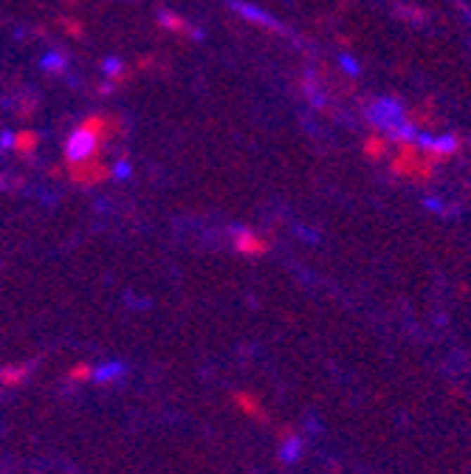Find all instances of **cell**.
I'll list each match as a JSON object with an SVG mask.
<instances>
[{
    "mask_svg": "<svg viewBox=\"0 0 471 474\" xmlns=\"http://www.w3.org/2000/svg\"><path fill=\"white\" fill-rule=\"evenodd\" d=\"M367 116H370V122H373L375 127L384 130L387 139L409 122V119H406V110H404L398 102H392V99H375V102L367 108Z\"/></svg>",
    "mask_w": 471,
    "mask_h": 474,
    "instance_id": "6da1fadb",
    "label": "cell"
},
{
    "mask_svg": "<svg viewBox=\"0 0 471 474\" xmlns=\"http://www.w3.org/2000/svg\"><path fill=\"white\" fill-rule=\"evenodd\" d=\"M102 147H105V144H102L93 133L77 127L74 136L65 141V158H68V161H88V158H96Z\"/></svg>",
    "mask_w": 471,
    "mask_h": 474,
    "instance_id": "7a4b0ae2",
    "label": "cell"
},
{
    "mask_svg": "<svg viewBox=\"0 0 471 474\" xmlns=\"http://www.w3.org/2000/svg\"><path fill=\"white\" fill-rule=\"evenodd\" d=\"M68 175H71V181L79 184V186H96V184H102V181L110 175V169H108L105 161L88 158V161H71Z\"/></svg>",
    "mask_w": 471,
    "mask_h": 474,
    "instance_id": "3957f363",
    "label": "cell"
},
{
    "mask_svg": "<svg viewBox=\"0 0 471 474\" xmlns=\"http://www.w3.org/2000/svg\"><path fill=\"white\" fill-rule=\"evenodd\" d=\"M231 243H234V252H240L246 257H263L271 249V243L266 241V237H260L254 229H234Z\"/></svg>",
    "mask_w": 471,
    "mask_h": 474,
    "instance_id": "277c9868",
    "label": "cell"
},
{
    "mask_svg": "<svg viewBox=\"0 0 471 474\" xmlns=\"http://www.w3.org/2000/svg\"><path fill=\"white\" fill-rule=\"evenodd\" d=\"M418 144L432 164H443L446 158H451L460 150V141L454 136H440V139H420L418 136Z\"/></svg>",
    "mask_w": 471,
    "mask_h": 474,
    "instance_id": "5b68a950",
    "label": "cell"
},
{
    "mask_svg": "<svg viewBox=\"0 0 471 474\" xmlns=\"http://www.w3.org/2000/svg\"><path fill=\"white\" fill-rule=\"evenodd\" d=\"M234 12H238L243 20H249V23H254V26H260V29H269V32L285 34V29H280V23H277L274 18H269L266 12H260V9H254V6H246V4H234Z\"/></svg>",
    "mask_w": 471,
    "mask_h": 474,
    "instance_id": "8992f818",
    "label": "cell"
},
{
    "mask_svg": "<svg viewBox=\"0 0 471 474\" xmlns=\"http://www.w3.org/2000/svg\"><path fill=\"white\" fill-rule=\"evenodd\" d=\"M158 23H161L167 32H172V34H181V37H198V32H195L183 18H178V15L167 12V9L158 12Z\"/></svg>",
    "mask_w": 471,
    "mask_h": 474,
    "instance_id": "52a82bcc",
    "label": "cell"
},
{
    "mask_svg": "<svg viewBox=\"0 0 471 474\" xmlns=\"http://www.w3.org/2000/svg\"><path fill=\"white\" fill-rule=\"evenodd\" d=\"M9 144H12V150H15L18 155H32V153L37 150V144H40V136H37L34 130H20V133H15V136L9 139Z\"/></svg>",
    "mask_w": 471,
    "mask_h": 474,
    "instance_id": "ba28073f",
    "label": "cell"
},
{
    "mask_svg": "<svg viewBox=\"0 0 471 474\" xmlns=\"http://www.w3.org/2000/svg\"><path fill=\"white\" fill-rule=\"evenodd\" d=\"M124 376V364L122 361H108V364H99L96 370H91V378L96 384H110V381H119Z\"/></svg>",
    "mask_w": 471,
    "mask_h": 474,
    "instance_id": "9c48e42d",
    "label": "cell"
},
{
    "mask_svg": "<svg viewBox=\"0 0 471 474\" xmlns=\"http://www.w3.org/2000/svg\"><path fill=\"white\" fill-rule=\"evenodd\" d=\"M361 150H364V155L370 161H381L387 155V150H389V139L387 136H370V139H364Z\"/></svg>",
    "mask_w": 471,
    "mask_h": 474,
    "instance_id": "30bf717a",
    "label": "cell"
},
{
    "mask_svg": "<svg viewBox=\"0 0 471 474\" xmlns=\"http://www.w3.org/2000/svg\"><path fill=\"white\" fill-rule=\"evenodd\" d=\"M302 454V440L297 435H288L283 443H280V460L283 463H297Z\"/></svg>",
    "mask_w": 471,
    "mask_h": 474,
    "instance_id": "8fae6325",
    "label": "cell"
},
{
    "mask_svg": "<svg viewBox=\"0 0 471 474\" xmlns=\"http://www.w3.org/2000/svg\"><path fill=\"white\" fill-rule=\"evenodd\" d=\"M398 18H404V20H412V23H423L429 15L423 12V9H418V6H398Z\"/></svg>",
    "mask_w": 471,
    "mask_h": 474,
    "instance_id": "7c38bea8",
    "label": "cell"
},
{
    "mask_svg": "<svg viewBox=\"0 0 471 474\" xmlns=\"http://www.w3.org/2000/svg\"><path fill=\"white\" fill-rule=\"evenodd\" d=\"M60 23H63V29H65L71 37H82V23H79V20H74V18H63Z\"/></svg>",
    "mask_w": 471,
    "mask_h": 474,
    "instance_id": "4fadbf2b",
    "label": "cell"
}]
</instances>
